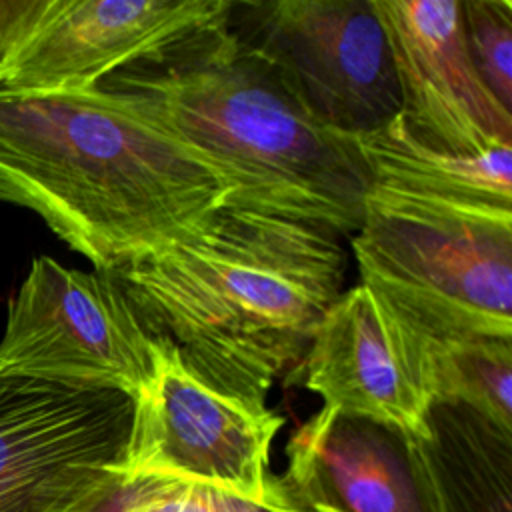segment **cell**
<instances>
[{
  "label": "cell",
  "mask_w": 512,
  "mask_h": 512,
  "mask_svg": "<svg viewBox=\"0 0 512 512\" xmlns=\"http://www.w3.org/2000/svg\"><path fill=\"white\" fill-rule=\"evenodd\" d=\"M232 0H50L0 90H90L228 18Z\"/></svg>",
  "instance_id": "obj_10"
},
{
  "label": "cell",
  "mask_w": 512,
  "mask_h": 512,
  "mask_svg": "<svg viewBox=\"0 0 512 512\" xmlns=\"http://www.w3.org/2000/svg\"><path fill=\"white\" fill-rule=\"evenodd\" d=\"M416 440L438 512H512V432L466 404L436 400Z\"/></svg>",
  "instance_id": "obj_14"
},
{
  "label": "cell",
  "mask_w": 512,
  "mask_h": 512,
  "mask_svg": "<svg viewBox=\"0 0 512 512\" xmlns=\"http://www.w3.org/2000/svg\"><path fill=\"white\" fill-rule=\"evenodd\" d=\"M154 340L110 272L32 260L10 302L0 376L18 374L134 398L152 372Z\"/></svg>",
  "instance_id": "obj_6"
},
{
  "label": "cell",
  "mask_w": 512,
  "mask_h": 512,
  "mask_svg": "<svg viewBox=\"0 0 512 512\" xmlns=\"http://www.w3.org/2000/svg\"><path fill=\"white\" fill-rule=\"evenodd\" d=\"M228 24L326 130L360 136L400 112L392 50L372 0L232 2Z\"/></svg>",
  "instance_id": "obj_5"
},
{
  "label": "cell",
  "mask_w": 512,
  "mask_h": 512,
  "mask_svg": "<svg viewBox=\"0 0 512 512\" xmlns=\"http://www.w3.org/2000/svg\"><path fill=\"white\" fill-rule=\"evenodd\" d=\"M352 138L370 186L454 210L512 216V146L446 152L416 140L398 114Z\"/></svg>",
  "instance_id": "obj_13"
},
{
  "label": "cell",
  "mask_w": 512,
  "mask_h": 512,
  "mask_svg": "<svg viewBox=\"0 0 512 512\" xmlns=\"http://www.w3.org/2000/svg\"><path fill=\"white\" fill-rule=\"evenodd\" d=\"M134 400L34 376H0V512H68L122 468Z\"/></svg>",
  "instance_id": "obj_7"
},
{
  "label": "cell",
  "mask_w": 512,
  "mask_h": 512,
  "mask_svg": "<svg viewBox=\"0 0 512 512\" xmlns=\"http://www.w3.org/2000/svg\"><path fill=\"white\" fill-rule=\"evenodd\" d=\"M50 0H0V86Z\"/></svg>",
  "instance_id": "obj_18"
},
{
  "label": "cell",
  "mask_w": 512,
  "mask_h": 512,
  "mask_svg": "<svg viewBox=\"0 0 512 512\" xmlns=\"http://www.w3.org/2000/svg\"><path fill=\"white\" fill-rule=\"evenodd\" d=\"M346 268L340 234L226 204L196 234L110 274L150 338L206 384L264 408L306 356Z\"/></svg>",
  "instance_id": "obj_1"
},
{
  "label": "cell",
  "mask_w": 512,
  "mask_h": 512,
  "mask_svg": "<svg viewBox=\"0 0 512 512\" xmlns=\"http://www.w3.org/2000/svg\"><path fill=\"white\" fill-rule=\"evenodd\" d=\"M152 340V372L132 398L122 468L266 494L276 478L268 470L270 446L284 418L216 390L166 340Z\"/></svg>",
  "instance_id": "obj_8"
},
{
  "label": "cell",
  "mask_w": 512,
  "mask_h": 512,
  "mask_svg": "<svg viewBox=\"0 0 512 512\" xmlns=\"http://www.w3.org/2000/svg\"><path fill=\"white\" fill-rule=\"evenodd\" d=\"M436 400L466 404L512 432V338L436 342Z\"/></svg>",
  "instance_id": "obj_16"
},
{
  "label": "cell",
  "mask_w": 512,
  "mask_h": 512,
  "mask_svg": "<svg viewBox=\"0 0 512 512\" xmlns=\"http://www.w3.org/2000/svg\"><path fill=\"white\" fill-rule=\"evenodd\" d=\"M372 6L390 42L406 130L456 154L512 146V112L472 64L460 0H372Z\"/></svg>",
  "instance_id": "obj_11"
},
{
  "label": "cell",
  "mask_w": 512,
  "mask_h": 512,
  "mask_svg": "<svg viewBox=\"0 0 512 512\" xmlns=\"http://www.w3.org/2000/svg\"><path fill=\"white\" fill-rule=\"evenodd\" d=\"M302 360V384L324 406L412 438L426 434L436 402V342L366 284L342 290Z\"/></svg>",
  "instance_id": "obj_9"
},
{
  "label": "cell",
  "mask_w": 512,
  "mask_h": 512,
  "mask_svg": "<svg viewBox=\"0 0 512 512\" xmlns=\"http://www.w3.org/2000/svg\"><path fill=\"white\" fill-rule=\"evenodd\" d=\"M232 186L180 142L98 90H0V200L36 212L94 270L196 234Z\"/></svg>",
  "instance_id": "obj_2"
},
{
  "label": "cell",
  "mask_w": 512,
  "mask_h": 512,
  "mask_svg": "<svg viewBox=\"0 0 512 512\" xmlns=\"http://www.w3.org/2000/svg\"><path fill=\"white\" fill-rule=\"evenodd\" d=\"M284 482L306 512H438L418 440L322 406L286 444Z\"/></svg>",
  "instance_id": "obj_12"
},
{
  "label": "cell",
  "mask_w": 512,
  "mask_h": 512,
  "mask_svg": "<svg viewBox=\"0 0 512 512\" xmlns=\"http://www.w3.org/2000/svg\"><path fill=\"white\" fill-rule=\"evenodd\" d=\"M94 88L218 172L232 186L228 206L340 236L360 228L370 176L354 138L312 120L228 18Z\"/></svg>",
  "instance_id": "obj_3"
},
{
  "label": "cell",
  "mask_w": 512,
  "mask_h": 512,
  "mask_svg": "<svg viewBox=\"0 0 512 512\" xmlns=\"http://www.w3.org/2000/svg\"><path fill=\"white\" fill-rule=\"evenodd\" d=\"M352 254L360 284L434 342L512 338V216L370 186Z\"/></svg>",
  "instance_id": "obj_4"
},
{
  "label": "cell",
  "mask_w": 512,
  "mask_h": 512,
  "mask_svg": "<svg viewBox=\"0 0 512 512\" xmlns=\"http://www.w3.org/2000/svg\"><path fill=\"white\" fill-rule=\"evenodd\" d=\"M466 46L476 72L494 98L512 112V2H460Z\"/></svg>",
  "instance_id": "obj_17"
},
{
  "label": "cell",
  "mask_w": 512,
  "mask_h": 512,
  "mask_svg": "<svg viewBox=\"0 0 512 512\" xmlns=\"http://www.w3.org/2000/svg\"><path fill=\"white\" fill-rule=\"evenodd\" d=\"M68 512H306L284 478L262 496L180 476L108 470Z\"/></svg>",
  "instance_id": "obj_15"
}]
</instances>
